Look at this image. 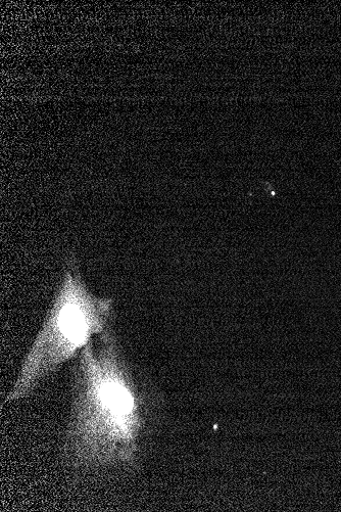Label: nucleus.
I'll return each instance as SVG.
<instances>
[{
	"label": "nucleus",
	"mask_w": 341,
	"mask_h": 512,
	"mask_svg": "<svg viewBox=\"0 0 341 512\" xmlns=\"http://www.w3.org/2000/svg\"><path fill=\"white\" fill-rule=\"evenodd\" d=\"M114 300L94 296L75 266L67 270L48 314L6 402L29 396L92 342L111 330Z\"/></svg>",
	"instance_id": "obj_2"
},
{
	"label": "nucleus",
	"mask_w": 341,
	"mask_h": 512,
	"mask_svg": "<svg viewBox=\"0 0 341 512\" xmlns=\"http://www.w3.org/2000/svg\"><path fill=\"white\" fill-rule=\"evenodd\" d=\"M143 399L112 330L80 353L64 457L74 470L136 468Z\"/></svg>",
	"instance_id": "obj_1"
}]
</instances>
